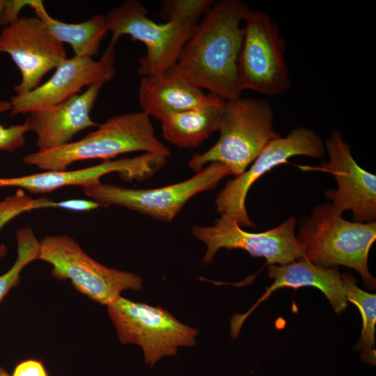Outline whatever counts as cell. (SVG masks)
Returning a JSON list of instances; mask_svg holds the SVG:
<instances>
[{"label":"cell","instance_id":"cell-1","mask_svg":"<svg viewBox=\"0 0 376 376\" xmlns=\"http://www.w3.org/2000/svg\"><path fill=\"white\" fill-rule=\"evenodd\" d=\"M251 10L242 0H220L204 15L172 71L225 100L241 97L237 63L244 19Z\"/></svg>","mask_w":376,"mask_h":376},{"label":"cell","instance_id":"cell-2","mask_svg":"<svg viewBox=\"0 0 376 376\" xmlns=\"http://www.w3.org/2000/svg\"><path fill=\"white\" fill-rule=\"evenodd\" d=\"M161 15L167 22L159 24L148 17L146 8L139 1L127 0L105 15L111 40L118 42L123 35L143 42L146 54L139 60L141 77L162 74L177 63L182 49L194 33L212 0L162 1Z\"/></svg>","mask_w":376,"mask_h":376},{"label":"cell","instance_id":"cell-3","mask_svg":"<svg viewBox=\"0 0 376 376\" xmlns=\"http://www.w3.org/2000/svg\"><path fill=\"white\" fill-rule=\"evenodd\" d=\"M132 152L166 158L171 155L157 139L150 117L142 111L113 116L78 141L47 151L29 153L22 161L42 171H63L75 162L109 159Z\"/></svg>","mask_w":376,"mask_h":376},{"label":"cell","instance_id":"cell-4","mask_svg":"<svg viewBox=\"0 0 376 376\" xmlns=\"http://www.w3.org/2000/svg\"><path fill=\"white\" fill-rule=\"evenodd\" d=\"M331 203L316 206L299 226L297 235L304 258L322 267L343 265L356 270L366 287L375 288L368 267L370 249L376 239V221H349Z\"/></svg>","mask_w":376,"mask_h":376},{"label":"cell","instance_id":"cell-5","mask_svg":"<svg viewBox=\"0 0 376 376\" xmlns=\"http://www.w3.org/2000/svg\"><path fill=\"white\" fill-rule=\"evenodd\" d=\"M273 123L274 109L265 100L241 96L226 100L218 141L205 152L194 154L189 166L197 173L218 162L235 177L241 175L271 141L281 136Z\"/></svg>","mask_w":376,"mask_h":376},{"label":"cell","instance_id":"cell-6","mask_svg":"<svg viewBox=\"0 0 376 376\" xmlns=\"http://www.w3.org/2000/svg\"><path fill=\"white\" fill-rule=\"evenodd\" d=\"M243 38L237 58L240 88L276 95L292 85L285 61L286 43L279 27L265 11L251 10L243 22Z\"/></svg>","mask_w":376,"mask_h":376},{"label":"cell","instance_id":"cell-7","mask_svg":"<svg viewBox=\"0 0 376 376\" xmlns=\"http://www.w3.org/2000/svg\"><path fill=\"white\" fill-rule=\"evenodd\" d=\"M38 260L51 265L54 278L69 280L77 291L104 306L123 290L142 289L139 276L100 264L66 235H48L41 240Z\"/></svg>","mask_w":376,"mask_h":376},{"label":"cell","instance_id":"cell-8","mask_svg":"<svg viewBox=\"0 0 376 376\" xmlns=\"http://www.w3.org/2000/svg\"><path fill=\"white\" fill-rule=\"evenodd\" d=\"M107 311L120 343L139 345L150 367L162 357L176 354L179 347L196 345L198 330L180 322L162 306L119 296Z\"/></svg>","mask_w":376,"mask_h":376},{"label":"cell","instance_id":"cell-9","mask_svg":"<svg viewBox=\"0 0 376 376\" xmlns=\"http://www.w3.org/2000/svg\"><path fill=\"white\" fill-rule=\"evenodd\" d=\"M232 175L228 167L212 162L185 181L155 189H131L100 180L82 186L84 193L100 207L119 205L162 221L170 222L196 194L214 188Z\"/></svg>","mask_w":376,"mask_h":376},{"label":"cell","instance_id":"cell-10","mask_svg":"<svg viewBox=\"0 0 376 376\" xmlns=\"http://www.w3.org/2000/svg\"><path fill=\"white\" fill-rule=\"evenodd\" d=\"M296 220L289 217L279 226L260 233L242 230L230 215L221 214L212 226H194L191 233L207 246L203 258L210 263L219 249H242L264 257L269 265H285L304 257L303 246L295 235Z\"/></svg>","mask_w":376,"mask_h":376},{"label":"cell","instance_id":"cell-11","mask_svg":"<svg viewBox=\"0 0 376 376\" xmlns=\"http://www.w3.org/2000/svg\"><path fill=\"white\" fill-rule=\"evenodd\" d=\"M324 143L313 130L304 127L292 130L285 137L271 141L241 175L229 180L215 198L219 214L233 217L242 227L256 228L246 208L247 193L253 184L274 167L287 162L292 157L304 155L322 158Z\"/></svg>","mask_w":376,"mask_h":376},{"label":"cell","instance_id":"cell-12","mask_svg":"<svg viewBox=\"0 0 376 376\" xmlns=\"http://www.w3.org/2000/svg\"><path fill=\"white\" fill-rule=\"evenodd\" d=\"M111 40L98 60L74 56L56 67L44 84L11 99L10 116L26 114L58 105L80 93L84 87L111 81L115 75V46Z\"/></svg>","mask_w":376,"mask_h":376},{"label":"cell","instance_id":"cell-13","mask_svg":"<svg viewBox=\"0 0 376 376\" xmlns=\"http://www.w3.org/2000/svg\"><path fill=\"white\" fill-rule=\"evenodd\" d=\"M0 53L9 54L21 72L22 80L14 86L16 95L38 87L47 73L67 58L64 44L36 16L19 17L2 29Z\"/></svg>","mask_w":376,"mask_h":376},{"label":"cell","instance_id":"cell-14","mask_svg":"<svg viewBox=\"0 0 376 376\" xmlns=\"http://www.w3.org/2000/svg\"><path fill=\"white\" fill-rule=\"evenodd\" d=\"M324 148L329 159L315 169L331 173L338 184V189L327 191L325 198L342 213L351 210L355 222H375V175L358 165L340 131L331 132Z\"/></svg>","mask_w":376,"mask_h":376},{"label":"cell","instance_id":"cell-15","mask_svg":"<svg viewBox=\"0 0 376 376\" xmlns=\"http://www.w3.org/2000/svg\"><path fill=\"white\" fill-rule=\"evenodd\" d=\"M165 157L144 153L132 158L107 160L101 164L72 171H49L13 177L0 178V187H18L33 194H45L69 185L84 186L100 180L109 173L118 172L129 180H143L159 170Z\"/></svg>","mask_w":376,"mask_h":376},{"label":"cell","instance_id":"cell-16","mask_svg":"<svg viewBox=\"0 0 376 376\" xmlns=\"http://www.w3.org/2000/svg\"><path fill=\"white\" fill-rule=\"evenodd\" d=\"M267 275L273 283L255 304L244 314H235L230 322V335L235 338L249 315L272 292L283 288L297 289L313 286L326 296L334 311L340 313L347 306L342 274L336 267H322L306 258L285 265H269Z\"/></svg>","mask_w":376,"mask_h":376},{"label":"cell","instance_id":"cell-17","mask_svg":"<svg viewBox=\"0 0 376 376\" xmlns=\"http://www.w3.org/2000/svg\"><path fill=\"white\" fill-rule=\"evenodd\" d=\"M102 86H91L58 105L29 113L24 123L36 134L38 151L63 146L79 132L97 126L90 113Z\"/></svg>","mask_w":376,"mask_h":376},{"label":"cell","instance_id":"cell-18","mask_svg":"<svg viewBox=\"0 0 376 376\" xmlns=\"http://www.w3.org/2000/svg\"><path fill=\"white\" fill-rule=\"evenodd\" d=\"M218 97L205 93L169 69L141 77L138 100L143 112L162 121L173 113L206 105Z\"/></svg>","mask_w":376,"mask_h":376},{"label":"cell","instance_id":"cell-19","mask_svg":"<svg viewBox=\"0 0 376 376\" xmlns=\"http://www.w3.org/2000/svg\"><path fill=\"white\" fill-rule=\"evenodd\" d=\"M226 100L218 97L197 108L173 113L162 120L165 140L180 148H194L219 131Z\"/></svg>","mask_w":376,"mask_h":376},{"label":"cell","instance_id":"cell-20","mask_svg":"<svg viewBox=\"0 0 376 376\" xmlns=\"http://www.w3.org/2000/svg\"><path fill=\"white\" fill-rule=\"evenodd\" d=\"M31 8L54 37L63 44L70 45L75 56L93 58L109 31L105 15L97 14L79 23H67L52 17L43 3L33 0Z\"/></svg>","mask_w":376,"mask_h":376},{"label":"cell","instance_id":"cell-21","mask_svg":"<svg viewBox=\"0 0 376 376\" xmlns=\"http://www.w3.org/2000/svg\"><path fill=\"white\" fill-rule=\"evenodd\" d=\"M342 278L346 299L358 308L363 320L361 336L355 349L361 352V358L364 363L375 366L376 295L361 289L352 275L348 273L343 274Z\"/></svg>","mask_w":376,"mask_h":376},{"label":"cell","instance_id":"cell-22","mask_svg":"<svg viewBox=\"0 0 376 376\" xmlns=\"http://www.w3.org/2000/svg\"><path fill=\"white\" fill-rule=\"evenodd\" d=\"M15 237L17 258L10 268L0 276V303L10 290L18 284L22 269L39 257L40 241L31 226H26L17 230Z\"/></svg>","mask_w":376,"mask_h":376},{"label":"cell","instance_id":"cell-23","mask_svg":"<svg viewBox=\"0 0 376 376\" xmlns=\"http://www.w3.org/2000/svg\"><path fill=\"white\" fill-rule=\"evenodd\" d=\"M43 208H61L70 210V200L55 201L47 198H33L27 196L23 189L0 201V230L4 226L20 214Z\"/></svg>","mask_w":376,"mask_h":376},{"label":"cell","instance_id":"cell-24","mask_svg":"<svg viewBox=\"0 0 376 376\" xmlns=\"http://www.w3.org/2000/svg\"><path fill=\"white\" fill-rule=\"evenodd\" d=\"M10 101L0 100V114L10 111ZM30 132L27 125H12L8 127L0 123V150L13 152L25 144V134Z\"/></svg>","mask_w":376,"mask_h":376},{"label":"cell","instance_id":"cell-25","mask_svg":"<svg viewBox=\"0 0 376 376\" xmlns=\"http://www.w3.org/2000/svg\"><path fill=\"white\" fill-rule=\"evenodd\" d=\"M10 376H49L42 361L29 359L18 363Z\"/></svg>","mask_w":376,"mask_h":376},{"label":"cell","instance_id":"cell-26","mask_svg":"<svg viewBox=\"0 0 376 376\" xmlns=\"http://www.w3.org/2000/svg\"><path fill=\"white\" fill-rule=\"evenodd\" d=\"M8 253V249L3 244H0V259L5 257Z\"/></svg>","mask_w":376,"mask_h":376},{"label":"cell","instance_id":"cell-27","mask_svg":"<svg viewBox=\"0 0 376 376\" xmlns=\"http://www.w3.org/2000/svg\"><path fill=\"white\" fill-rule=\"evenodd\" d=\"M0 376H10V375L3 368L0 366Z\"/></svg>","mask_w":376,"mask_h":376}]
</instances>
